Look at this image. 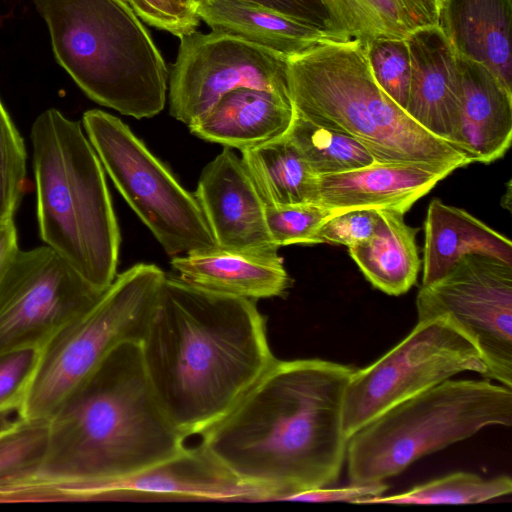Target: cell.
<instances>
[{"label": "cell", "instance_id": "6da1fadb", "mask_svg": "<svg viewBox=\"0 0 512 512\" xmlns=\"http://www.w3.org/2000/svg\"><path fill=\"white\" fill-rule=\"evenodd\" d=\"M355 368L276 360L199 445L264 501L330 487L346 460L343 400Z\"/></svg>", "mask_w": 512, "mask_h": 512}, {"label": "cell", "instance_id": "7a4b0ae2", "mask_svg": "<svg viewBox=\"0 0 512 512\" xmlns=\"http://www.w3.org/2000/svg\"><path fill=\"white\" fill-rule=\"evenodd\" d=\"M140 344L155 397L185 438L221 419L277 360L256 301L168 275Z\"/></svg>", "mask_w": 512, "mask_h": 512}, {"label": "cell", "instance_id": "3957f363", "mask_svg": "<svg viewBox=\"0 0 512 512\" xmlns=\"http://www.w3.org/2000/svg\"><path fill=\"white\" fill-rule=\"evenodd\" d=\"M44 461L18 501H87L185 448L148 380L140 342L114 348L49 419Z\"/></svg>", "mask_w": 512, "mask_h": 512}, {"label": "cell", "instance_id": "277c9868", "mask_svg": "<svg viewBox=\"0 0 512 512\" xmlns=\"http://www.w3.org/2000/svg\"><path fill=\"white\" fill-rule=\"evenodd\" d=\"M294 111L361 143L380 163H426L455 169L467 158L416 123L376 83L367 46L323 38L287 57Z\"/></svg>", "mask_w": 512, "mask_h": 512}, {"label": "cell", "instance_id": "5b68a950", "mask_svg": "<svg viewBox=\"0 0 512 512\" xmlns=\"http://www.w3.org/2000/svg\"><path fill=\"white\" fill-rule=\"evenodd\" d=\"M30 139L41 240L90 283L108 288L120 232L96 151L81 124L56 108L36 117Z\"/></svg>", "mask_w": 512, "mask_h": 512}, {"label": "cell", "instance_id": "8992f818", "mask_svg": "<svg viewBox=\"0 0 512 512\" xmlns=\"http://www.w3.org/2000/svg\"><path fill=\"white\" fill-rule=\"evenodd\" d=\"M58 64L94 102L136 119L162 111L168 69L125 0H31Z\"/></svg>", "mask_w": 512, "mask_h": 512}, {"label": "cell", "instance_id": "52a82bcc", "mask_svg": "<svg viewBox=\"0 0 512 512\" xmlns=\"http://www.w3.org/2000/svg\"><path fill=\"white\" fill-rule=\"evenodd\" d=\"M512 425V388L445 380L387 410L350 437L351 483L384 482L420 458L490 426Z\"/></svg>", "mask_w": 512, "mask_h": 512}, {"label": "cell", "instance_id": "ba28073f", "mask_svg": "<svg viewBox=\"0 0 512 512\" xmlns=\"http://www.w3.org/2000/svg\"><path fill=\"white\" fill-rule=\"evenodd\" d=\"M166 274L139 263L118 274L97 304L43 349L24 418L50 419L118 345L142 341Z\"/></svg>", "mask_w": 512, "mask_h": 512}, {"label": "cell", "instance_id": "9c48e42d", "mask_svg": "<svg viewBox=\"0 0 512 512\" xmlns=\"http://www.w3.org/2000/svg\"><path fill=\"white\" fill-rule=\"evenodd\" d=\"M82 125L104 170L167 254L217 248L194 194L121 119L92 109L83 114Z\"/></svg>", "mask_w": 512, "mask_h": 512}, {"label": "cell", "instance_id": "30bf717a", "mask_svg": "<svg viewBox=\"0 0 512 512\" xmlns=\"http://www.w3.org/2000/svg\"><path fill=\"white\" fill-rule=\"evenodd\" d=\"M485 370L476 346L445 316L418 321L395 347L351 375L343 400L345 436L459 373Z\"/></svg>", "mask_w": 512, "mask_h": 512}, {"label": "cell", "instance_id": "8fae6325", "mask_svg": "<svg viewBox=\"0 0 512 512\" xmlns=\"http://www.w3.org/2000/svg\"><path fill=\"white\" fill-rule=\"evenodd\" d=\"M418 321L445 316L478 349L486 379L512 388V264L471 253L422 285Z\"/></svg>", "mask_w": 512, "mask_h": 512}, {"label": "cell", "instance_id": "7c38bea8", "mask_svg": "<svg viewBox=\"0 0 512 512\" xmlns=\"http://www.w3.org/2000/svg\"><path fill=\"white\" fill-rule=\"evenodd\" d=\"M107 289L90 283L46 245L19 250L0 280V356L45 348Z\"/></svg>", "mask_w": 512, "mask_h": 512}, {"label": "cell", "instance_id": "4fadbf2b", "mask_svg": "<svg viewBox=\"0 0 512 512\" xmlns=\"http://www.w3.org/2000/svg\"><path fill=\"white\" fill-rule=\"evenodd\" d=\"M169 85V110L189 125L240 87L289 95L287 57L241 38L198 31L180 37Z\"/></svg>", "mask_w": 512, "mask_h": 512}, {"label": "cell", "instance_id": "5bb4252c", "mask_svg": "<svg viewBox=\"0 0 512 512\" xmlns=\"http://www.w3.org/2000/svg\"><path fill=\"white\" fill-rule=\"evenodd\" d=\"M89 500L259 502L264 498L198 445L186 447L162 463L98 487Z\"/></svg>", "mask_w": 512, "mask_h": 512}, {"label": "cell", "instance_id": "9a60e30c", "mask_svg": "<svg viewBox=\"0 0 512 512\" xmlns=\"http://www.w3.org/2000/svg\"><path fill=\"white\" fill-rule=\"evenodd\" d=\"M196 197L217 247L243 252L277 251L265 203L242 158L224 147L199 178Z\"/></svg>", "mask_w": 512, "mask_h": 512}, {"label": "cell", "instance_id": "2e32d148", "mask_svg": "<svg viewBox=\"0 0 512 512\" xmlns=\"http://www.w3.org/2000/svg\"><path fill=\"white\" fill-rule=\"evenodd\" d=\"M405 41L410 59L405 112L456 149L462 92L459 55L438 25L417 27Z\"/></svg>", "mask_w": 512, "mask_h": 512}, {"label": "cell", "instance_id": "e0dca14e", "mask_svg": "<svg viewBox=\"0 0 512 512\" xmlns=\"http://www.w3.org/2000/svg\"><path fill=\"white\" fill-rule=\"evenodd\" d=\"M456 169L426 163H380L320 175L317 201L330 213L354 209H390L405 214Z\"/></svg>", "mask_w": 512, "mask_h": 512}, {"label": "cell", "instance_id": "ac0fdd59", "mask_svg": "<svg viewBox=\"0 0 512 512\" xmlns=\"http://www.w3.org/2000/svg\"><path fill=\"white\" fill-rule=\"evenodd\" d=\"M178 277L197 288L258 300L284 296L291 287L277 251L243 252L215 248L174 256Z\"/></svg>", "mask_w": 512, "mask_h": 512}, {"label": "cell", "instance_id": "d6986e66", "mask_svg": "<svg viewBox=\"0 0 512 512\" xmlns=\"http://www.w3.org/2000/svg\"><path fill=\"white\" fill-rule=\"evenodd\" d=\"M293 115L289 95L240 87L224 94L188 127L198 138L242 152L284 136Z\"/></svg>", "mask_w": 512, "mask_h": 512}, {"label": "cell", "instance_id": "ffe728a7", "mask_svg": "<svg viewBox=\"0 0 512 512\" xmlns=\"http://www.w3.org/2000/svg\"><path fill=\"white\" fill-rule=\"evenodd\" d=\"M459 58L462 92L455 146L470 164H489L511 146L512 94L485 66Z\"/></svg>", "mask_w": 512, "mask_h": 512}, {"label": "cell", "instance_id": "44dd1931", "mask_svg": "<svg viewBox=\"0 0 512 512\" xmlns=\"http://www.w3.org/2000/svg\"><path fill=\"white\" fill-rule=\"evenodd\" d=\"M512 0H442L437 25L460 57L485 66L512 94Z\"/></svg>", "mask_w": 512, "mask_h": 512}, {"label": "cell", "instance_id": "7402d4cb", "mask_svg": "<svg viewBox=\"0 0 512 512\" xmlns=\"http://www.w3.org/2000/svg\"><path fill=\"white\" fill-rule=\"evenodd\" d=\"M422 285L441 278L463 256L481 253L512 264V242L464 209L433 199L424 223Z\"/></svg>", "mask_w": 512, "mask_h": 512}, {"label": "cell", "instance_id": "603a6c76", "mask_svg": "<svg viewBox=\"0 0 512 512\" xmlns=\"http://www.w3.org/2000/svg\"><path fill=\"white\" fill-rule=\"evenodd\" d=\"M213 32L289 57L326 38L322 26L244 0H206L196 10Z\"/></svg>", "mask_w": 512, "mask_h": 512}, {"label": "cell", "instance_id": "cb8c5ba5", "mask_svg": "<svg viewBox=\"0 0 512 512\" xmlns=\"http://www.w3.org/2000/svg\"><path fill=\"white\" fill-rule=\"evenodd\" d=\"M378 212L373 234L348 251L373 287L399 296L417 281L421 265L416 242L418 228L408 225L399 211L378 209Z\"/></svg>", "mask_w": 512, "mask_h": 512}, {"label": "cell", "instance_id": "d4e9b609", "mask_svg": "<svg viewBox=\"0 0 512 512\" xmlns=\"http://www.w3.org/2000/svg\"><path fill=\"white\" fill-rule=\"evenodd\" d=\"M241 154L265 205L316 203L318 176L285 135Z\"/></svg>", "mask_w": 512, "mask_h": 512}, {"label": "cell", "instance_id": "484cf974", "mask_svg": "<svg viewBox=\"0 0 512 512\" xmlns=\"http://www.w3.org/2000/svg\"><path fill=\"white\" fill-rule=\"evenodd\" d=\"M319 1L328 39L357 40L368 45L380 39H405L417 28L399 0Z\"/></svg>", "mask_w": 512, "mask_h": 512}, {"label": "cell", "instance_id": "4316f807", "mask_svg": "<svg viewBox=\"0 0 512 512\" xmlns=\"http://www.w3.org/2000/svg\"><path fill=\"white\" fill-rule=\"evenodd\" d=\"M0 416V502L18 501L44 461L49 419Z\"/></svg>", "mask_w": 512, "mask_h": 512}, {"label": "cell", "instance_id": "83f0119b", "mask_svg": "<svg viewBox=\"0 0 512 512\" xmlns=\"http://www.w3.org/2000/svg\"><path fill=\"white\" fill-rule=\"evenodd\" d=\"M285 136L317 176L342 173L376 162L357 140L316 124L296 111Z\"/></svg>", "mask_w": 512, "mask_h": 512}, {"label": "cell", "instance_id": "f1b7e54d", "mask_svg": "<svg viewBox=\"0 0 512 512\" xmlns=\"http://www.w3.org/2000/svg\"><path fill=\"white\" fill-rule=\"evenodd\" d=\"M511 492L512 479L508 475L484 479L474 473L456 472L400 494L376 497L366 504H476Z\"/></svg>", "mask_w": 512, "mask_h": 512}, {"label": "cell", "instance_id": "f546056e", "mask_svg": "<svg viewBox=\"0 0 512 512\" xmlns=\"http://www.w3.org/2000/svg\"><path fill=\"white\" fill-rule=\"evenodd\" d=\"M24 141L0 99V220L14 218L26 180Z\"/></svg>", "mask_w": 512, "mask_h": 512}, {"label": "cell", "instance_id": "4dcf8cb0", "mask_svg": "<svg viewBox=\"0 0 512 512\" xmlns=\"http://www.w3.org/2000/svg\"><path fill=\"white\" fill-rule=\"evenodd\" d=\"M330 216V211L317 203L265 206L268 231L278 248L319 244L317 232Z\"/></svg>", "mask_w": 512, "mask_h": 512}, {"label": "cell", "instance_id": "1f68e13d", "mask_svg": "<svg viewBox=\"0 0 512 512\" xmlns=\"http://www.w3.org/2000/svg\"><path fill=\"white\" fill-rule=\"evenodd\" d=\"M366 46L376 83L405 110L410 84V59L405 39H380Z\"/></svg>", "mask_w": 512, "mask_h": 512}, {"label": "cell", "instance_id": "d6a6232c", "mask_svg": "<svg viewBox=\"0 0 512 512\" xmlns=\"http://www.w3.org/2000/svg\"><path fill=\"white\" fill-rule=\"evenodd\" d=\"M43 349H23L0 356V416L18 413L23 406Z\"/></svg>", "mask_w": 512, "mask_h": 512}, {"label": "cell", "instance_id": "836d02e7", "mask_svg": "<svg viewBox=\"0 0 512 512\" xmlns=\"http://www.w3.org/2000/svg\"><path fill=\"white\" fill-rule=\"evenodd\" d=\"M378 220V209H354L333 214L320 226L318 243L352 247L373 234Z\"/></svg>", "mask_w": 512, "mask_h": 512}, {"label": "cell", "instance_id": "e575fe53", "mask_svg": "<svg viewBox=\"0 0 512 512\" xmlns=\"http://www.w3.org/2000/svg\"><path fill=\"white\" fill-rule=\"evenodd\" d=\"M140 19L177 37L194 32L200 18L176 0H125Z\"/></svg>", "mask_w": 512, "mask_h": 512}, {"label": "cell", "instance_id": "d590c367", "mask_svg": "<svg viewBox=\"0 0 512 512\" xmlns=\"http://www.w3.org/2000/svg\"><path fill=\"white\" fill-rule=\"evenodd\" d=\"M388 489L384 482L354 484L342 488H318L298 493L289 500L326 502L344 501L356 504H366L369 500L382 496Z\"/></svg>", "mask_w": 512, "mask_h": 512}, {"label": "cell", "instance_id": "8d00e7d4", "mask_svg": "<svg viewBox=\"0 0 512 512\" xmlns=\"http://www.w3.org/2000/svg\"><path fill=\"white\" fill-rule=\"evenodd\" d=\"M324 28L325 14L319 0H244ZM325 29V28H324Z\"/></svg>", "mask_w": 512, "mask_h": 512}, {"label": "cell", "instance_id": "74e56055", "mask_svg": "<svg viewBox=\"0 0 512 512\" xmlns=\"http://www.w3.org/2000/svg\"><path fill=\"white\" fill-rule=\"evenodd\" d=\"M18 234L14 218L0 220V280L8 270L18 251Z\"/></svg>", "mask_w": 512, "mask_h": 512}, {"label": "cell", "instance_id": "f35d334b", "mask_svg": "<svg viewBox=\"0 0 512 512\" xmlns=\"http://www.w3.org/2000/svg\"><path fill=\"white\" fill-rule=\"evenodd\" d=\"M415 27L437 25L436 0H399Z\"/></svg>", "mask_w": 512, "mask_h": 512}, {"label": "cell", "instance_id": "ab89813d", "mask_svg": "<svg viewBox=\"0 0 512 512\" xmlns=\"http://www.w3.org/2000/svg\"><path fill=\"white\" fill-rule=\"evenodd\" d=\"M183 6L187 7L189 10L196 14L197 8L204 3L206 0H176Z\"/></svg>", "mask_w": 512, "mask_h": 512}, {"label": "cell", "instance_id": "60d3db41", "mask_svg": "<svg viewBox=\"0 0 512 512\" xmlns=\"http://www.w3.org/2000/svg\"><path fill=\"white\" fill-rule=\"evenodd\" d=\"M437 1V4H438V9H439V4L441 3L442 0H436Z\"/></svg>", "mask_w": 512, "mask_h": 512}]
</instances>
